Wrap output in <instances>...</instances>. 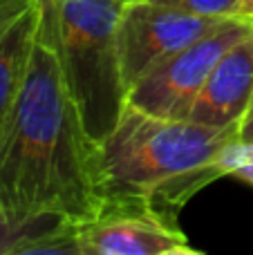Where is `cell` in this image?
Here are the masks:
<instances>
[{
	"mask_svg": "<svg viewBox=\"0 0 253 255\" xmlns=\"http://www.w3.org/2000/svg\"><path fill=\"white\" fill-rule=\"evenodd\" d=\"M99 206L97 143L65 81L56 0H40L25 79L0 130V222L20 238L43 220L83 224Z\"/></svg>",
	"mask_w": 253,
	"mask_h": 255,
	"instance_id": "6da1fadb",
	"label": "cell"
},
{
	"mask_svg": "<svg viewBox=\"0 0 253 255\" xmlns=\"http://www.w3.org/2000/svg\"><path fill=\"white\" fill-rule=\"evenodd\" d=\"M233 139L236 130L126 106L115 130L97 143L99 211L137 206L177 217L188 199L224 177L220 154Z\"/></svg>",
	"mask_w": 253,
	"mask_h": 255,
	"instance_id": "7a4b0ae2",
	"label": "cell"
},
{
	"mask_svg": "<svg viewBox=\"0 0 253 255\" xmlns=\"http://www.w3.org/2000/svg\"><path fill=\"white\" fill-rule=\"evenodd\" d=\"M126 2L56 0L63 72L94 143H101L115 130L128 106L119 56V20Z\"/></svg>",
	"mask_w": 253,
	"mask_h": 255,
	"instance_id": "3957f363",
	"label": "cell"
},
{
	"mask_svg": "<svg viewBox=\"0 0 253 255\" xmlns=\"http://www.w3.org/2000/svg\"><path fill=\"white\" fill-rule=\"evenodd\" d=\"M253 34V22L229 16L218 27L193 40L152 67L128 90V106L157 117L186 119L193 101L229 47Z\"/></svg>",
	"mask_w": 253,
	"mask_h": 255,
	"instance_id": "277c9868",
	"label": "cell"
},
{
	"mask_svg": "<svg viewBox=\"0 0 253 255\" xmlns=\"http://www.w3.org/2000/svg\"><path fill=\"white\" fill-rule=\"evenodd\" d=\"M222 20L224 18L197 16L148 0H128L119 20L121 72L128 90L152 67L209 34Z\"/></svg>",
	"mask_w": 253,
	"mask_h": 255,
	"instance_id": "5b68a950",
	"label": "cell"
},
{
	"mask_svg": "<svg viewBox=\"0 0 253 255\" xmlns=\"http://www.w3.org/2000/svg\"><path fill=\"white\" fill-rule=\"evenodd\" d=\"M83 255H200L177 217L137 206H103L79 224Z\"/></svg>",
	"mask_w": 253,
	"mask_h": 255,
	"instance_id": "8992f818",
	"label": "cell"
},
{
	"mask_svg": "<svg viewBox=\"0 0 253 255\" xmlns=\"http://www.w3.org/2000/svg\"><path fill=\"white\" fill-rule=\"evenodd\" d=\"M253 97V34L224 52L186 119L220 130H236Z\"/></svg>",
	"mask_w": 253,
	"mask_h": 255,
	"instance_id": "52a82bcc",
	"label": "cell"
},
{
	"mask_svg": "<svg viewBox=\"0 0 253 255\" xmlns=\"http://www.w3.org/2000/svg\"><path fill=\"white\" fill-rule=\"evenodd\" d=\"M38 13L40 0H0V130L25 79Z\"/></svg>",
	"mask_w": 253,
	"mask_h": 255,
	"instance_id": "ba28073f",
	"label": "cell"
},
{
	"mask_svg": "<svg viewBox=\"0 0 253 255\" xmlns=\"http://www.w3.org/2000/svg\"><path fill=\"white\" fill-rule=\"evenodd\" d=\"M220 168L224 177L231 175L253 188V141L233 139L220 154Z\"/></svg>",
	"mask_w": 253,
	"mask_h": 255,
	"instance_id": "9c48e42d",
	"label": "cell"
},
{
	"mask_svg": "<svg viewBox=\"0 0 253 255\" xmlns=\"http://www.w3.org/2000/svg\"><path fill=\"white\" fill-rule=\"evenodd\" d=\"M164 7H173L179 11L197 13V16H213V18H227L238 13V0H148Z\"/></svg>",
	"mask_w": 253,
	"mask_h": 255,
	"instance_id": "30bf717a",
	"label": "cell"
},
{
	"mask_svg": "<svg viewBox=\"0 0 253 255\" xmlns=\"http://www.w3.org/2000/svg\"><path fill=\"white\" fill-rule=\"evenodd\" d=\"M238 139L253 141V97H251V103H249V108H247L245 117H242L240 126H238Z\"/></svg>",
	"mask_w": 253,
	"mask_h": 255,
	"instance_id": "8fae6325",
	"label": "cell"
},
{
	"mask_svg": "<svg viewBox=\"0 0 253 255\" xmlns=\"http://www.w3.org/2000/svg\"><path fill=\"white\" fill-rule=\"evenodd\" d=\"M236 16L253 22V0H238V13Z\"/></svg>",
	"mask_w": 253,
	"mask_h": 255,
	"instance_id": "7c38bea8",
	"label": "cell"
}]
</instances>
